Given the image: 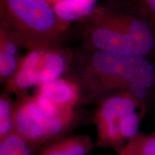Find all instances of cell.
I'll list each match as a JSON object with an SVG mask.
<instances>
[{
  "label": "cell",
  "mask_w": 155,
  "mask_h": 155,
  "mask_svg": "<svg viewBox=\"0 0 155 155\" xmlns=\"http://www.w3.org/2000/svg\"><path fill=\"white\" fill-rule=\"evenodd\" d=\"M68 77L80 87L83 101L127 91L144 103L155 85V68L147 57L84 48L74 55Z\"/></svg>",
  "instance_id": "cell-1"
},
{
  "label": "cell",
  "mask_w": 155,
  "mask_h": 155,
  "mask_svg": "<svg viewBox=\"0 0 155 155\" xmlns=\"http://www.w3.org/2000/svg\"><path fill=\"white\" fill-rule=\"evenodd\" d=\"M80 23L78 32L86 49L147 58L154 48L150 26L135 15L98 5Z\"/></svg>",
  "instance_id": "cell-2"
},
{
  "label": "cell",
  "mask_w": 155,
  "mask_h": 155,
  "mask_svg": "<svg viewBox=\"0 0 155 155\" xmlns=\"http://www.w3.org/2000/svg\"><path fill=\"white\" fill-rule=\"evenodd\" d=\"M0 28L28 50L60 46L71 28L48 0H1Z\"/></svg>",
  "instance_id": "cell-3"
},
{
  "label": "cell",
  "mask_w": 155,
  "mask_h": 155,
  "mask_svg": "<svg viewBox=\"0 0 155 155\" xmlns=\"http://www.w3.org/2000/svg\"><path fill=\"white\" fill-rule=\"evenodd\" d=\"M78 119L75 109L56 116L47 114L34 96L23 95L15 102L14 131L27 141L32 151L66 137L77 124Z\"/></svg>",
  "instance_id": "cell-4"
},
{
  "label": "cell",
  "mask_w": 155,
  "mask_h": 155,
  "mask_svg": "<svg viewBox=\"0 0 155 155\" xmlns=\"http://www.w3.org/2000/svg\"><path fill=\"white\" fill-rule=\"evenodd\" d=\"M143 108H147L145 103L127 91L114 93L101 98L94 114L97 132L95 147L119 150L121 122L128 114Z\"/></svg>",
  "instance_id": "cell-5"
},
{
  "label": "cell",
  "mask_w": 155,
  "mask_h": 155,
  "mask_svg": "<svg viewBox=\"0 0 155 155\" xmlns=\"http://www.w3.org/2000/svg\"><path fill=\"white\" fill-rule=\"evenodd\" d=\"M35 92L47 97L63 109H75L83 102L80 87L68 77H61L40 85Z\"/></svg>",
  "instance_id": "cell-6"
},
{
  "label": "cell",
  "mask_w": 155,
  "mask_h": 155,
  "mask_svg": "<svg viewBox=\"0 0 155 155\" xmlns=\"http://www.w3.org/2000/svg\"><path fill=\"white\" fill-rule=\"evenodd\" d=\"M74 55L71 49L63 48L61 45L45 49L40 65L39 86L63 77L64 74L68 73Z\"/></svg>",
  "instance_id": "cell-7"
},
{
  "label": "cell",
  "mask_w": 155,
  "mask_h": 155,
  "mask_svg": "<svg viewBox=\"0 0 155 155\" xmlns=\"http://www.w3.org/2000/svg\"><path fill=\"white\" fill-rule=\"evenodd\" d=\"M98 0H52V5L60 20L71 25L81 22L92 14Z\"/></svg>",
  "instance_id": "cell-8"
},
{
  "label": "cell",
  "mask_w": 155,
  "mask_h": 155,
  "mask_svg": "<svg viewBox=\"0 0 155 155\" xmlns=\"http://www.w3.org/2000/svg\"><path fill=\"white\" fill-rule=\"evenodd\" d=\"M94 147L90 136L68 135L43 147L38 155H87Z\"/></svg>",
  "instance_id": "cell-9"
},
{
  "label": "cell",
  "mask_w": 155,
  "mask_h": 155,
  "mask_svg": "<svg viewBox=\"0 0 155 155\" xmlns=\"http://www.w3.org/2000/svg\"><path fill=\"white\" fill-rule=\"evenodd\" d=\"M19 46L2 28H0V81L6 84L18 70L22 56Z\"/></svg>",
  "instance_id": "cell-10"
},
{
  "label": "cell",
  "mask_w": 155,
  "mask_h": 155,
  "mask_svg": "<svg viewBox=\"0 0 155 155\" xmlns=\"http://www.w3.org/2000/svg\"><path fill=\"white\" fill-rule=\"evenodd\" d=\"M40 67L18 68L15 74L5 84L4 92L15 94L17 96L28 94V89L40 85Z\"/></svg>",
  "instance_id": "cell-11"
},
{
  "label": "cell",
  "mask_w": 155,
  "mask_h": 155,
  "mask_svg": "<svg viewBox=\"0 0 155 155\" xmlns=\"http://www.w3.org/2000/svg\"><path fill=\"white\" fill-rule=\"evenodd\" d=\"M118 155H155V132H139L125 146L115 151Z\"/></svg>",
  "instance_id": "cell-12"
},
{
  "label": "cell",
  "mask_w": 155,
  "mask_h": 155,
  "mask_svg": "<svg viewBox=\"0 0 155 155\" xmlns=\"http://www.w3.org/2000/svg\"><path fill=\"white\" fill-rule=\"evenodd\" d=\"M15 108V103L3 91L0 96V140L14 131Z\"/></svg>",
  "instance_id": "cell-13"
},
{
  "label": "cell",
  "mask_w": 155,
  "mask_h": 155,
  "mask_svg": "<svg viewBox=\"0 0 155 155\" xmlns=\"http://www.w3.org/2000/svg\"><path fill=\"white\" fill-rule=\"evenodd\" d=\"M27 141L16 131L0 140V155H32Z\"/></svg>",
  "instance_id": "cell-14"
},
{
  "label": "cell",
  "mask_w": 155,
  "mask_h": 155,
  "mask_svg": "<svg viewBox=\"0 0 155 155\" xmlns=\"http://www.w3.org/2000/svg\"><path fill=\"white\" fill-rule=\"evenodd\" d=\"M143 9L155 19V0H139Z\"/></svg>",
  "instance_id": "cell-15"
},
{
  "label": "cell",
  "mask_w": 155,
  "mask_h": 155,
  "mask_svg": "<svg viewBox=\"0 0 155 155\" xmlns=\"http://www.w3.org/2000/svg\"><path fill=\"white\" fill-rule=\"evenodd\" d=\"M48 1H49V2H50V1H52V0H48Z\"/></svg>",
  "instance_id": "cell-16"
}]
</instances>
